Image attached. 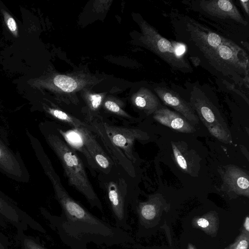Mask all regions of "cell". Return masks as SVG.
<instances>
[{
  "label": "cell",
  "instance_id": "obj_14",
  "mask_svg": "<svg viewBox=\"0 0 249 249\" xmlns=\"http://www.w3.org/2000/svg\"><path fill=\"white\" fill-rule=\"evenodd\" d=\"M221 174L224 184L230 191L249 197V177L245 171L235 165H228Z\"/></svg>",
  "mask_w": 249,
  "mask_h": 249
},
{
  "label": "cell",
  "instance_id": "obj_9",
  "mask_svg": "<svg viewBox=\"0 0 249 249\" xmlns=\"http://www.w3.org/2000/svg\"><path fill=\"white\" fill-rule=\"evenodd\" d=\"M104 130L111 142L120 149L132 163L136 159L133 153V145L136 140L145 141L149 139L148 134L139 129L110 125L102 119Z\"/></svg>",
  "mask_w": 249,
  "mask_h": 249
},
{
  "label": "cell",
  "instance_id": "obj_1",
  "mask_svg": "<svg viewBox=\"0 0 249 249\" xmlns=\"http://www.w3.org/2000/svg\"><path fill=\"white\" fill-rule=\"evenodd\" d=\"M42 166L50 178L60 205V215L48 214L52 226L62 242L70 249H89L90 244L107 247L128 245V232L93 215L71 197L63 186L50 160Z\"/></svg>",
  "mask_w": 249,
  "mask_h": 249
},
{
  "label": "cell",
  "instance_id": "obj_24",
  "mask_svg": "<svg viewBox=\"0 0 249 249\" xmlns=\"http://www.w3.org/2000/svg\"><path fill=\"white\" fill-rule=\"evenodd\" d=\"M24 249H46L35 241L26 238L24 241Z\"/></svg>",
  "mask_w": 249,
  "mask_h": 249
},
{
  "label": "cell",
  "instance_id": "obj_2",
  "mask_svg": "<svg viewBox=\"0 0 249 249\" xmlns=\"http://www.w3.org/2000/svg\"><path fill=\"white\" fill-rule=\"evenodd\" d=\"M176 36L198 53L193 63L204 62L206 68L222 79L249 87V55L243 48L187 16H173Z\"/></svg>",
  "mask_w": 249,
  "mask_h": 249
},
{
  "label": "cell",
  "instance_id": "obj_19",
  "mask_svg": "<svg viewBox=\"0 0 249 249\" xmlns=\"http://www.w3.org/2000/svg\"><path fill=\"white\" fill-rule=\"evenodd\" d=\"M54 84L67 92H71L74 90L77 87V83L72 78L64 75H58L53 79Z\"/></svg>",
  "mask_w": 249,
  "mask_h": 249
},
{
  "label": "cell",
  "instance_id": "obj_17",
  "mask_svg": "<svg viewBox=\"0 0 249 249\" xmlns=\"http://www.w3.org/2000/svg\"><path fill=\"white\" fill-rule=\"evenodd\" d=\"M137 96L134 100L135 105L144 111L149 115L153 113L161 105L160 100L155 94L151 91Z\"/></svg>",
  "mask_w": 249,
  "mask_h": 249
},
{
  "label": "cell",
  "instance_id": "obj_29",
  "mask_svg": "<svg viewBox=\"0 0 249 249\" xmlns=\"http://www.w3.org/2000/svg\"><path fill=\"white\" fill-rule=\"evenodd\" d=\"M0 249H5L0 242Z\"/></svg>",
  "mask_w": 249,
  "mask_h": 249
},
{
  "label": "cell",
  "instance_id": "obj_6",
  "mask_svg": "<svg viewBox=\"0 0 249 249\" xmlns=\"http://www.w3.org/2000/svg\"><path fill=\"white\" fill-rule=\"evenodd\" d=\"M144 32L149 48L172 69L184 73L193 71L189 61L184 56L186 50L184 44L168 40L150 26H145Z\"/></svg>",
  "mask_w": 249,
  "mask_h": 249
},
{
  "label": "cell",
  "instance_id": "obj_20",
  "mask_svg": "<svg viewBox=\"0 0 249 249\" xmlns=\"http://www.w3.org/2000/svg\"><path fill=\"white\" fill-rule=\"evenodd\" d=\"M249 232L243 229L235 241L225 249H249Z\"/></svg>",
  "mask_w": 249,
  "mask_h": 249
},
{
  "label": "cell",
  "instance_id": "obj_21",
  "mask_svg": "<svg viewBox=\"0 0 249 249\" xmlns=\"http://www.w3.org/2000/svg\"><path fill=\"white\" fill-rule=\"evenodd\" d=\"M0 213L14 222H17L18 215L15 209L0 196Z\"/></svg>",
  "mask_w": 249,
  "mask_h": 249
},
{
  "label": "cell",
  "instance_id": "obj_5",
  "mask_svg": "<svg viewBox=\"0 0 249 249\" xmlns=\"http://www.w3.org/2000/svg\"><path fill=\"white\" fill-rule=\"evenodd\" d=\"M189 103L212 135L221 142H232L230 131L221 114L204 92L196 86L192 89Z\"/></svg>",
  "mask_w": 249,
  "mask_h": 249
},
{
  "label": "cell",
  "instance_id": "obj_4",
  "mask_svg": "<svg viewBox=\"0 0 249 249\" xmlns=\"http://www.w3.org/2000/svg\"><path fill=\"white\" fill-rule=\"evenodd\" d=\"M89 127L72 128L66 131L58 128L65 142L72 149L82 153L93 167H98L109 173L114 164Z\"/></svg>",
  "mask_w": 249,
  "mask_h": 249
},
{
  "label": "cell",
  "instance_id": "obj_11",
  "mask_svg": "<svg viewBox=\"0 0 249 249\" xmlns=\"http://www.w3.org/2000/svg\"><path fill=\"white\" fill-rule=\"evenodd\" d=\"M154 90L165 105L173 108L194 125L198 124L199 120L189 103L177 92L164 86H158Z\"/></svg>",
  "mask_w": 249,
  "mask_h": 249
},
{
  "label": "cell",
  "instance_id": "obj_3",
  "mask_svg": "<svg viewBox=\"0 0 249 249\" xmlns=\"http://www.w3.org/2000/svg\"><path fill=\"white\" fill-rule=\"evenodd\" d=\"M45 139L59 160L69 185L81 193L91 207L97 208L103 213L102 202L94 190L83 162L76 151L56 134H46Z\"/></svg>",
  "mask_w": 249,
  "mask_h": 249
},
{
  "label": "cell",
  "instance_id": "obj_12",
  "mask_svg": "<svg viewBox=\"0 0 249 249\" xmlns=\"http://www.w3.org/2000/svg\"><path fill=\"white\" fill-rule=\"evenodd\" d=\"M0 169L18 181L27 182L28 174L20 159L0 140Z\"/></svg>",
  "mask_w": 249,
  "mask_h": 249
},
{
  "label": "cell",
  "instance_id": "obj_13",
  "mask_svg": "<svg viewBox=\"0 0 249 249\" xmlns=\"http://www.w3.org/2000/svg\"><path fill=\"white\" fill-rule=\"evenodd\" d=\"M176 164L183 172L192 176L197 174L200 158L196 151L190 149L184 142H171Z\"/></svg>",
  "mask_w": 249,
  "mask_h": 249
},
{
  "label": "cell",
  "instance_id": "obj_27",
  "mask_svg": "<svg viewBox=\"0 0 249 249\" xmlns=\"http://www.w3.org/2000/svg\"><path fill=\"white\" fill-rule=\"evenodd\" d=\"M243 226L244 229L249 232V217L248 216L245 218Z\"/></svg>",
  "mask_w": 249,
  "mask_h": 249
},
{
  "label": "cell",
  "instance_id": "obj_15",
  "mask_svg": "<svg viewBox=\"0 0 249 249\" xmlns=\"http://www.w3.org/2000/svg\"><path fill=\"white\" fill-rule=\"evenodd\" d=\"M153 118L160 124L178 132L192 133L196 130L183 116L162 105L153 113Z\"/></svg>",
  "mask_w": 249,
  "mask_h": 249
},
{
  "label": "cell",
  "instance_id": "obj_16",
  "mask_svg": "<svg viewBox=\"0 0 249 249\" xmlns=\"http://www.w3.org/2000/svg\"><path fill=\"white\" fill-rule=\"evenodd\" d=\"M159 200L160 196L158 195L151 196L147 201L139 202L136 206V211L142 226H146L156 217Z\"/></svg>",
  "mask_w": 249,
  "mask_h": 249
},
{
  "label": "cell",
  "instance_id": "obj_8",
  "mask_svg": "<svg viewBox=\"0 0 249 249\" xmlns=\"http://www.w3.org/2000/svg\"><path fill=\"white\" fill-rule=\"evenodd\" d=\"M107 198L116 226L127 231L128 224V198L127 184L124 178L111 181L106 187Z\"/></svg>",
  "mask_w": 249,
  "mask_h": 249
},
{
  "label": "cell",
  "instance_id": "obj_26",
  "mask_svg": "<svg viewBox=\"0 0 249 249\" xmlns=\"http://www.w3.org/2000/svg\"><path fill=\"white\" fill-rule=\"evenodd\" d=\"M240 2L241 3V4L243 8L244 11L246 12L247 15H249V0H240Z\"/></svg>",
  "mask_w": 249,
  "mask_h": 249
},
{
  "label": "cell",
  "instance_id": "obj_22",
  "mask_svg": "<svg viewBox=\"0 0 249 249\" xmlns=\"http://www.w3.org/2000/svg\"><path fill=\"white\" fill-rule=\"evenodd\" d=\"M104 105L106 108L111 113L129 120L132 119L131 116L124 111L115 102L108 100L105 103Z\"/></svg>",
  "mask_w": 249,
  "mask_h": 249
},
{
  "label": "cell",
  "instance_id": "obj_7",
  "mask_svg": "<svg viewBox=\"0 0 249 249\" xmlns=\"http://www.w3.org/2000/svg\"><path fill=\"white\" fill-rule=\"evenodd\" d=\"M192 7L206 18L222 23H231L246 27L245 20L238 8L231 0H210L192 1Z\"/></svg>",
  "mask_w": 249,
  "mask_h": 249
},
{
  "label": "cell",
  "instance_id": "obj_25",
  "mask_svg": "<svg viewBox=\"0 0 249 249\" xmlns=\"http://www.w3.org/2000/svg\"><path fill=\"white\" fill-rule=\"evenodd\" d=\"M7 26L9 29L12 32H15L17 29L16 23L15 20L10 18L7 20Z\"/></svg>",
  "mask_w": 249,
  "mask_h": 249
},
{
  "label": "cell",
  "instance_id": "obj_28",
  "mask_svg": "<svg viewBox=\"0 0 249 249\" xmlns=\"http://www.w3.org/2000/svg\"><path fill=\"white\" fill-rule=\"evenodd\" d=\"M187 249H196L194 246L191 243L188 244Z\"/></svg>",
  "mask_w": 249,
  "mask_h": 249
},
{
  "label": "cell",
  "instance_id": "obj_23",
  "mask_svg": "<svg viewBox=\"0 0 249 249\" xmlns=\"http://www.w3.org/2000/svg\"><path fill=\"white\" fill-rule=\"evenodd\" d=\"M90 109L96 111L100 107L102 102V97L99 94L91 95L89 96Z\"/></svg>",
  "mask_w": 249,
  "mask_h": 249
},
{
  "label": "cell",
  "instance_id": "obj_10",
  "mask_svg": "<svg viewBox=\"0 0 249 249\" xmlns=\"http://www.w3.org/2000/svg\"><path fill=\"white\" fill-rule=\"evenodd\" d=\"M87 124L89 126V129L100 138L107 151L111 156L112 160L116 164L122 167L128 175L134 177L135 172L132 162L126 158L120 149L111 142L104 130L102 119L99 117H96Z\"/></svg>",
  "mask_w": 249,
  "mask_h": 249
},
{
  "label": "cell",
  "instance_id": "obj_18",
  "mask_svg": "<svg viewBox=\"0 0 249 249\" xmlns=\"http://www.w3.org/2000/svg\"><path fill=\"white\" fill-rule=\"evenodd\" d=\"M213 213H209L196 219L195 225L204 230L206 232L213 233L217 229V218Z\"/></svg>",
  "mask_w": 249,
  "mask_h": 249
}]
</instances>
